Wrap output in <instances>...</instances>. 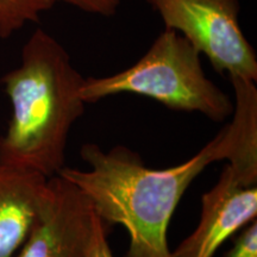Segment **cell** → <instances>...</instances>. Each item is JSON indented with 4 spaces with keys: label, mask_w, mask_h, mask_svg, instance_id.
Instances as JSON below:
<instances>
[{
    "label": "cell",
    "mask_w": 257,
    "mask_h": 257,
    "mask_svg": "<svg viewBox=\"0 0 257 257\" xmlns=\"http://www.w3.org/2000/svg\"><path fill=\"white\" fill-rule=\"evenodd\" d=\"M230 153L226 124L200 152L170 168H149L138 154L123 146L104 152L87 143L80 155L89 169L63 167L57 175L82 192L108 226H124L130 240L125 257H173L168 227L182 195L202 170L212 162L227 161Z\"/></svg>",
    "instance_id": "1"
},
{
    "label": "cell",
    "mask_w": 257,
    "mask_h": 257,
    "mask_svg": "<svg viewBox=\"0 0 257 257\" xmlns=\"http://www.w3.org/2000/svg\"><path fill=\"white\" fill-rule=\"evenodd\" d=\"M83 82L62 44L37 29L22 49L21 64L2 78L12 112L0 136V165L47 179L59 174L70 130L85 112Z\"/></svg>",
    "instance_id": "2"
},
{
    "label": "cell",
    "mask_w": 257,
    "mask_h": 257,
    "mask_svg": "<svg viewBox=\"0 0 257 257\" xmlns=\"http://www.w3.org/2000/svg\"><path fill=\"white\" fill-rule=\"evenodd\" d=\"M200 53L181 34L165 28L136 63L102 78L85 79L83 101L130 93L147 96L176 111L199 112L223 121L233 112V101L205 74Z\"/></svg>",
    "instance_id": "3"
},
{
    "label": "cell",
    "mask_w": 257,
    "mask_h": 257,
    "mask_svg": "<svg viewBox=\"0 0 257 257\" xmlns=\"http://www.w3.org/2000/svg\"><path fill=\"white\" fill-rule=\"evenodd\" d=\"M165 28L181 34L214 69L257 80V56L239 25L238 0H147Z\"/></svg>",
    "instance_id": "4"
},
{
    "label": "cell",
    "mask_w": 257,
    "mask_h": 257,
    "mask_svg": "<svg viewBox=\"0 0 257 257\" xmlns=\"http://www.w3.org/2000/svg\"><path fill=\"white\" fill-rule=\"evenodd\" d=\"M36 224L14 257H88L95 212L82 192L56 175Z\"/></svg>",
    "instance_id": "5"
},
{
    "label": "cell",
    "mask_w": 257,
    "mask_h": 257,
    "mask_svg": "<svg viewBox=\"0 0 257 257\" xmlns=\"http://www.w3.org/2000/svg\"><path fill=\"white\" fill-rule=\"evenodd\" d=\"M256 217L257 186L243 185L226 165L217 184L202 194L197 229L172 251L173 257H213L225 240Z\"/></svg>",
    "instance_id": "6"
},
{
    "label": "cell",
    "mask_w": 257,
    "mask_h": 257,
    "mask_svg": "<svg viewBox=\"0 0 257 257\" xmlns=\"http://www.w3.org/2000/svg\"><path fill=\"white\" fill-rule=\"evenodd\" d=\"M48 180L0 165V257H14L27 240L46 205Z\"/></svg>",
    "instance_id": "7"
},
{
    "label": "cell",
    "mask_w": 257,
    "mask_h": 257,
    "mask_svg": "<svg viewBox=\"0 0 257 257\" xmlns=\"http://www.w3.org/2000/svg\"><path fill=\"white\" fill-rule=\"evenodd\" d=\"M234 101L231 130V153L227 166L238 181L257 186V88L256 82L230 76Z\"/></svg>",
    "instance_id": "8"
},
{
    "label": "cell",
    "mask_w": 257,
    "mask_h": 257,
    "mask_svg": "<svg viewBox=\"0 0 257 257\" xmlns=\"http://www.w3.org/2000/svg\"><path fill=\"white\" fill-rule=\"evenodd\" d=\"M56 0H0V38H8L25 24L38 22Z\"/></svg>",
    "instance_id": "9"
},
{
    "label": "cell",
    "mask_w": 257,
    "mask_h": 257,
    "mask_svg": "<svg viewBox=\"0 0 257 257\" xmlns=\"http://www.w3.org/2000/svg\"><path fill=\"white\" fill-rule=\"evenodd\" d=\"M225 257H257V221L246 225Z\"/></svg>",
    "instance_id": "10"
},
{
    "label": "cell",
    "mask_w": 257,
    "mask_h": 257,
    "mask_svg": "<svg viewBox=\"0 0 257 257\" xmlns=\"http://www.w3.org/2000/svg\"><path fill=\"white\" fill-rule=\"evenodd\" d=\"M72 5L87 14L111 17L118 11L120 0H56Z\"/></svg>",
    "instance_id": "11"
},
{
    "label": "cell",
    "mask_w": 257,
    "mask_h": 257,
    "mask_svg": "<svg viewBox=\"0 0 257 257\" xmlns=\"http://www.w3.org/2000/svg\"><path fill=\"white\" fill-rule=\"evenodd\" d=\"M107 234L108 225L95 214L88 257H113V253H112L110 244H108L107 240Z\"/></svg>",
    "instance_id": "12"
}]
</instances>
